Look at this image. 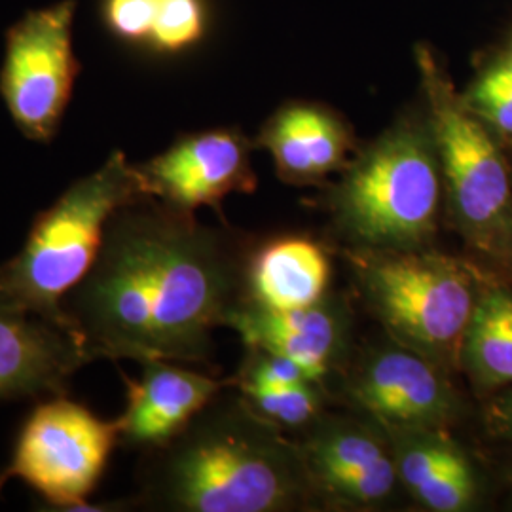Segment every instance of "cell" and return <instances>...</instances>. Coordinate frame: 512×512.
Masks as SVG:
<instances>
[{
    "mask_svg": "<svg viewBox=\"0 0 512 512\" xmlns=\"http://www.w3.org/2000/svg\"><path fill=\"white\" fill-rule=\"evenodd\" d=\"M160 0H105L103 19L110 33L128 42L150 40Z\"/></svg>",
    "mask_w": 512,
    "mask_h": 512,
    "instance_id": "cell-23",
    "label": "cell"
},
{
    "mask_svg": "<svg viewBox=\"0 0 512 512\" xmlns=\"http://www.w3.org/2000/svg\"><path fill=\"white\" fill-rule=\"evenodd\" d=\"M93 361L71 327L29 310L0 279V401L67 395L74 374Z\"/></svg>",
    "mask_w": 512,
    "mask_h": 512,
    "instance_id": "cell-12",
    "label": "cell"
},
{
    "mask_svg": "<svg viewBox=\"0 0 512 512\" xmlns=\"http://www.w3.org/2000/svg\"><path fill=\"white\" fill-rule=\"evenodd\" d=\"M116 444V420H101L67 395L42 399L0 471V492L10 480H21L55 511H78L97 488Z\"/></svg>",
    "mask_w": 512,
    "mask_h": 512,
    "instance_id": "cell-7",
    "label": "cell"
},
{
    "mask_svg": "<svg viewBox=\"0 0 512 512\" xmlns=\"http://www.w3.org/2000/svg\"><path fill=\"white\" fill-rule=\"evenodd\" d=\"M416 59L448 219L469 249L512 277V164L501 133L469 109L427 46Z\"/></svg>",
    "mask_w": 512,
    "mask_h": 512,
    "instance_id": "cell-4",
    "label": "cell"
},
{
    "mask_svg": "<svg viewBox=\"0 0 512 512\" xmlns=\"http://www.w3.org/2000/svg\"><path fill=\"white\" fill-rule=\"evenodd\" d=\"M74 14L76 0H61L25 14L6 33L0 95L16 128L35 143L57 135L80 74Z\"/></svg>",
    "mask_w": 512,
    "mask_h": 512,
    "instance_id": "cell-8",
    "label": "cell"
},
{
    "mask_svg": "<svg viewBox=\"0 0 512 512\" xmlns=\"http://www.w3.org/2000/svg\"><path fill=\"white\" fill-rule=\"evenodd\" d=\"M463 99L484 122L512 137V59L488 67L463 93Z\"/></svg>",
    "mask_w": 512,
    "mask_h": 512,
    "instance_id": "cell-20",
    "label": "cell"
},
{
    "mask_svg": "<svg viewBox=\"0 0 512 512\" xmlns=\"http://www.w3.org/2000/svg\"><path fill=\"white\" fill-rule=\"evenodd\" d=\"M147 198L137 165L112 152L38 215L18 255L0 264L2 283L29 310L71 327L63 302L90 274L110 217Z\"/></svg>",
    "mask_w": 512,
    "mask_h": 512,
    "instance_id": "cell-6",
    "label": "cell"
},
{
    "mask_svg": "<svg viewBox=\"0 0 512 512\" xmlns=\"http://www.w3.org/2000/svg\"><path fill=\"white\" fill-rule=\"evenodd\" d=\"M459 372L482 397L512 387V285L501 275L482 272L475 313L461 346Z\"/></svg>",
    "mask_w": 512,
    "mask_h": 512,
    "instance_id": "cell-18",
    "label": "cell"
},
{
    "mask_svg": "<svg viewBox=\"0 0 512 512\" xmlns=\"http://www.w3.org/2000/svg\"><path fill=\"white\" fill-rule=\"evenodd\" d=\"M319 499L355 511H378L403 490L391 440L363 414H329L296 440Z\"/></svg>",
    "mask_w": 512,
    "mask_h": 512,
    "instance_id": "cell-10",
    "label": "cell"
},
{
    "mask_svg": "<svg viewBox=\"0 0 512 512\" xmlns=\"http://www.w3.org/2000/svg\"><path fill=\"white\" fill-rule=\"evenodd\" d=\"M366 310L395 342L412 348L448 372L475 313L482 272L435 247L410 251L342 249Z\"/></svg>",
    "mask_w": 512,
    "mask_h": 512,
    "instance_id": "cell-5",
    "label": "cell"
},
{
    "mask_svg": "<svg viewBox=\"0 0 512 512\" xmlns=\"http://www.w3.org/2000/svg\"><path fill=\"white\" fill-rule=\"evenodd\" d=\"M395 454L403 490L431 512L473 511L480 495V473L452 429H385Z\"/></svg>",
    "mask_w": 512,
    "mask_h": 512,
    "instance_id": "cell-15",
    "label": "cell"
},
{
    "mask_svg": "<svg viewBox=\"0 0 512 512\" xmlns=\"http://www.w3.org/2000/svg\"><path fill=\"white\" fill-rule=\"evenodd\" d=\"M202 0H160L150 42L162 52H181L203 35Z\"/></svg>",
    "mask_w": 512,
    "mask_h": 512,
    "instance_id": "cell-22",
    "label": "cell"
},
{
    "mask_svg": "<svg viewBox=\"0 0 512 512\" xmlns=\"http://www.w3.org/2000/svg\"><path fill=\"white\" fill-rule=\"evenodd\" d=\"M511 488H512V473H511Z\"/></svg>",
    "mask_w": 512,
    "mask_h": 512,
    "instance_id": "cell-25",
    "label": "cell"
},
{
    "mask_svg": "<svg viewBox=\"0 0 512 512\" xmlns=\"http://www.w3.org/2000/svg\"><path fill=\"white\" fill-rule=\"evenodd\" d=\"M311 382L321 380H317L310 370L298 365L293 359L281 353L258 348H247V355L239 366L238 374L230 378V385H234L236 389H281Z\"/></svg>",
    "mask_w": 512,
    "mask_h": 512,
    "instance_id": "cell-21",
    "label": "cell"
},
{
    "mask_svg": "<svg viewBox=\"0 0 512 512\" xmlns=\"http://www.w3.org/2000/svg\"><path fill=\"white\" fill-rule=\"evenodd\" d=\"M444 181L427 112H410L359 150L325 196L336 236L351 249L435 247Z\"/></svg>",
    "mask_w": 512,
    "mask_h": 512,
    "instance_id": "cell-3",
    "label": "cell"
},
{
    "mask_svg": "<svg viewBox=\"0 0 512 512\" xmlns=\"http://www.w3.org/2000/svg\"><path fill=\"white\" fill-rule=\"evenodd\" d=\"M141 365L139 380L124 376L128 404L124 414L116 418V425L122 446L145 452L175 439L230 385V380H217L173 361L150 359Z\"/></svg>",
    "mask_w": 512,
    "mask_h": 512,
    "instance_id": "cell-14",
    "label": "cell"
},
{
    "mask_svg": "<svg viewBox=\"0 0 512 512\" xmlns=\"http://www.w3.org/2000/svg\"><path fill=\"white\" fill-rule=\"evenodd\" d=\"M342 391L355 412L384 429H452L465 414L452 372L389 336L349 368Z\"/></svg>",
    "mask_w": 512,
    "mask_h": 512,
    "instance_id": "cell-9",
    "label": "cell"
},
{
    "mask_svg": "<svg viewBox=\"0 0 512 512\" xmlns=\"http://www.w3.org/2000/svg\"><path fill=\"white\" fill-rule=\"evenodd\" d=\"M234 387V385H232ZM243 401L260 418H264L283 431H304L327 410V389L323 382L281 387V389H238Z\"/></svg>",
    "mask_w": 512,
    "mask_h": 512,
    "instance_id": "cell-19",
    "label": "cell"
},
{
    "mask_svg": "<svg viewBox=\"0 0 512 512\" xmlns=\"http://www.w3.org/2000/svg\"><path fill=\"white\" fill-rule=\"evenodd\" d=\"M486 399L484 425L488 435L512 442V387L499 389Z\"/></svg>",
    "mask_w": 512,
    "mask_h": 512,
    "instance_id": "cell-24",
    "label": "cell"
},
{
    "mask_svg": "<svg viewBox=\"0 0 512 512\" xmlns=\"http://www.w3.org/2000/svg\"><path fill=\"white\" fill-rule=\"evenodd\" d=\"M255 147L274 160L285 183H323L332 173H342L355 152L348 122L334 110L317 103H289L266 120Z\"/></svg>",
    "mask_w": 512,
    "mask_h": 512,
    "instance_id": "cell-16",
    "label": "cell"
},
{
    "mask_svg": "<svg viewBox=\"0 0 512 512\" xmlns=\"http://www.w3.org/2000/svg\"><path fill=\"white\" fill-rule=\"evenodd\" d=\"M321 501L296 440L228 385L139 469L129 505L177 512H289Z\"/></svg>",
    "mask_w": 512,
    "mask_h": 512,
    "instance_id": "cell-2",
    "label": "cell"
},
{
    "mask_svg": "<svg viewBox=\"0 0 512 512\" xmlns=\"http://www.w3.org/2000/svg\"><path fill=\"white\" fill-rule=\"evenodd\" d=\"M245 348L281 353L325 382L348 361L353 315L344 296L329 293L294 310H266L243 302L228 321Z\"/></svg>",
    "mask_w": 512,
    "mask_h": 512,
    "instance_id": "cell-13",
    "label": "cell"
},
{
    "mask_svg": "<svg viewBox=\"0 0 512 512\" xmlns=\"http://www.w3.org/2000/svg\"><path fill=\"white\" fill-rule=\"evenodd\" d=\"M251 253L236 234L158 200L118 209L63 311L99 359L209 365L213 332L245 300Z\"/></svg>",
    "mask_w": 512,
    "mask_h": 512,
    "instance_id": "cell-1",
    "label": "cell"
},
{
    "mask_svg": "<svg viewBox=\"0 0 512 512\" xmlns=\"http://www.w3.org/2000/svg\"><path fill=\"white\" fill-rule=\"evenodd\" d=\"M330 258L310 238H277L251 253L245 300L266 310L306 308L330 293Z\"/></svg>",
    "mask_w": 512,
    "mask_h": 512,
    "instance_id": "cell-17",
    "label": "cell"
},
{
    "mask_svg": "<svg viewBox=\"0 0 512 512\" xmlns=\"http://www.w3.org/2000/svg\"><path fill=\"white\" fill-rule=\"evenodd\" d=\"M253 143L234 128L183 135L162 154L137 165L148 198L177 211L219 207L230 194L255 192Z\"/></svg>",
    "mask_w": 512,
    "mask_h": 512,
    "instance_id": "cell-11",
    "label": "cell"
}]
</instances>
